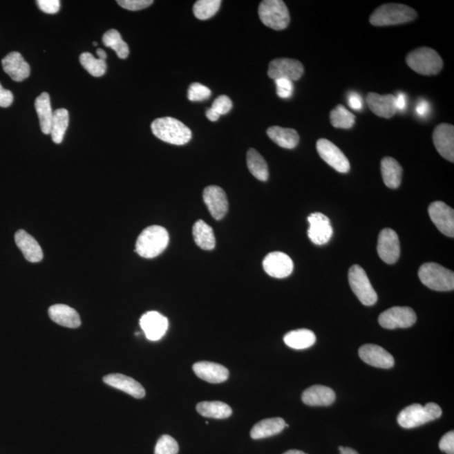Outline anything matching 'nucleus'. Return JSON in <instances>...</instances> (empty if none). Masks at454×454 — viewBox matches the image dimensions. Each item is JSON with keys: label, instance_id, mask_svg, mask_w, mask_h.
Returning a JSON list of instances; mask_svg holds the SVG:
<instances>
[{"label": "nucleus", "instance_id": "9b49d317", "mask_svg": "<svg viewBox=\"0 0 454 454\" xmlns=\"http://www.w3.org/2000/svg\"><path fill=\"white\" fill-rule=\"evenodd\" d=\"M304 73V67L301 62L290 58H277L271 62L267 75L272 79H287L297 81Z\"/></svg>", "mask_w": 454, "mask_h": 454}, {"label": "nucleus", "instance_id": "5701e85b", "mask_svg": "<svg viewBox=\"0 0 454 454\" xmlns=\"http://www.w3.org/2000/svg\"><path fill=\"white\" fill-rule=\"evenodd\" d=\"M193 370L198 377L209 383H223L229 378V370L226 367L207 361L193 364Z\"/></svg>", "mask_w": 454, "mask_h": 454}, {"label": "nucleus", "instance_id": "ea45409f", "mask_svg": "<svg viewBox=\"0 0 454 454\" xmlns=\"http://www.w3.org/2000/svg\"><path fill=\"white\" fill-rule=\"evenodd\" d=\"M232 108V101L226 95L219 96L213 102L211 108H209L205 112L207 117L211 122H216L220 115H226Z\"/></svg>", "mask_w": 454, "mask_h": 454}, {"label": "nucleus", "instance_id": "a878e982", "mask_svg": "<svg viewBox=\"0 0 454 454\" xmlns=\"http://www.w3.org/2000/svg\"><path fill=\"white\" fill-rule=\"evenodd\" d=\"M336 394L331 388L314 386L302 394V401L310 406H328L335 401Z\"/></svg>", "mask_w": 454, "mask_h": 454}, {"label": "nucleus", "instance_id": "c9c22d12", "mask_svg": "<svg viewBox=\"0 0 454 454\" xmlns=\"http://www.w3.org/2000/svg\"><path fill=\"white\" fill-rule=\"evenodd\" d=\"M103 44L107 48L113 49L120 59H126L129 55V48L125 41L122 40V36L118 30H108L103 36Z\"/></svg>", "mask_w": 454, "mask_h": 454}, {"label": "nucleus", "instance_id": "2eb2a0df", "mask_svg": "<svg viewBox=\"0 0 454 454\" xmlns=\"http://www.w3.org/2000/svg\"><path fill=\"white\" fill-rule=\"evenodd\" d=\"M310 227L308 236L316 245L321 246L328 243L332 238L333 230L328 217L320 212L312 213L308 217Z\"/></svg>", "mask_w": 454, "mask_h": 454}, {"label": "nucleus", "instance_id": "4be33fe9", "mask_svg": "<svg viewBox=\"0 0 454 454\" xmlns=\"http://www.w3.org/2000/svg\"><path fill=\"white\" fill-rule=\"evenodd\" d=\"M366 101L372 113L379 117L390 119L397 112L395 96L393 95H380L376 93H370Z\"/></svg>", "mask_w": 454, "mask_h": 454}, {"label": "nucleus", "instance_id": "393cba45", "mask_svg": "<svg viewBox=\"0 0 454 454\" xmlns=\"http://www.w3.org/2000/svg\"><path fill=\"white\" fill-rule=\"evenodd\" d=\"M48 314L50 319L62 327L68 328L80 327L81 320L79 313L67 305H52L48 310Z\"/></svg>", "mask_w": 454, "mask_h": 454}, {"label": "nucleus", "instance_id": "6e6552de", "mask_svg": "<svg viewBox=\"0 0 454 454\" xmlns=\"http://www.w3.org/2000/svg\"><path fill=\"white\" fill-rule=\"evenodd\" d=\"M348 282L352 292L363 305L370 306L377 302V293L372 288L370 278L362 267L353 265L349 269Z\"/></svg>", "mask_w": 454, "mask_h": 454}, {"label": "nucleus", "instance_id": "6e6d98bb", "mask_svg": "<svg viewBox=\"0 0 454 454\" xmlns=\"http://www.w3.org/2000/svg\"><path fill=\"white\" fill-rule=\"evenodd\" d=\"M97 45H98V44H97V42L95 41V42H94V46H96Z\"/></svg>", "mask_w": 454, "mask_h": 454}, {"label": "nucleus", "instance_id": "473e14b6", "mask_svg": "<svg viewBox=\"0 0 454 454\" xmlns=\"http://www.w3.org/2000/svg\"><path fill=\"white\" fill-rule=\"evenodd\" d=\"M247 164L250 173L257 180L266 182L269 180V167L257 150L251 149L247 153Z\"/></svg>", "mask_w": 454, "mask_h": 454}, {"label": "nucleus", "instance_id": "5fc2aeb1", "mask_svg": "<svg viewBox=\"0 0 454 454\" xmlns=\"http://www.w3.org/2000/svg\"><path fill=\"white\" fill-rule=\"evenodd\" d=\"M283 454H308L305 453L303 451H301V450H289V451L285 452V453Z\"/></svg>", "mask_w": 454, "mask_h": 454}, {"label": "nucleus", "instance_id": "37998d69", "mask_svg": "<svg viewBox=\"0 0 454 454\" xmlns=\"http://www.w3.org/2000/svg\"><path fill=\"white\" fill-rule=\"evenodd\" d=\"M275 81L277 95L282 99H288L294 93V84L292 81L287 79H278Z\"/></svg>", "mask_w": 454, "mask_h": 454}, {"label": "nucleus", "instance_id": "3c124183", "mask_svg": "<svg viewBox=\"0 0 454 454\" xmlns=\"http://www.w3.org/2000/svg\"><path fill=\"white\" fill-rule=\"evenodd\" d=\"M395 106H397V111H405L407 106L406 95L404 93H398L395 96Z\"/></svg>", "mask_w": 454, "mask_h": 454}, {"label": "nucleus", "instance_id": "39448f33", "mask_svg": "<svg viewBox=\"0 0 454 454\" xmlns=\"http://www.w3.org/2000/svg\"><path fill=\"white\" fill-rule=\"evenodd\" d=\"M418 276L422 284L436 291L454 289L453 272L435 263H426L419 269Z\"/></svg>", "mask_w": 454, "mask_h": 454}, {"label": "nucleus", "instance_id": "c03bdc74", "mask_svg": "<svg viewBox=\"0 0 454 454\" xmlns=\"http://www.w3.org/2000/svg\"><path fill=\"white\" fill-rule=\"evenodd\" d=\"M117 3L124 9L137 11L146 9V8L153 5V0H119Z\"/></svg>", "mask_w": 454, "mask_h": 454}, {"label": "nucleus", "instance_id": "423d86ee", "mask_svg": "<svg viewBox=\"0 0 454 454\" xmlns=\"http://www.w3.org/2000/svg\"><path fill=\"white\" fill-rule=\"evenodd\" d=\"M406 64L413 71L425 76L438 75L444 66L439 54L429 48L410 52L406 57Z\"/></svg>", "mask_w": 454, "mask_h": 454}, {"label": "nucleus", "instance_id": "09e8293b", "mask_svg": "<svg viewBox=\"0 0 454 454\" xmlns=\"http://www.w3.org/2000/svg\"><path fill=\"white\" fill-rule=\"evenodd\" d=\"M348 104L352 110L361 111L363 106V99L358 93L352 92L348 95Z\"/></svg>", "mask_w": 454, "mask_h": 454}, {"label": "nucleus", "instance_id": "7ed1b4c3", "mask_svg": "<svg viewBox=\"0 0 454 454\" xmlns=\"http://www.w3.org/2000/svg\"><path fill=\"white\" fill-rule=\"evenodd\" d=\"M417 17L416 10L401 3H386L374 11L370 22L375 26H388L405 24Z\"/></svg>", "mask_w": 454, "mask_h": 454}, {"label": "nucleus", "instance_id": "72a5a7b5", "mask_svg": "<svg viewBox=\"0 0 454 454\" xmlns=\"http://www.w3.org/2000/svg\"><path fill=\"white\" fill-rule=\"evenodd\" d=\"M198 413L202 417L226 419L231 416L232 410L227 404L221 401H203L196 406Z\"/></svg>", "mask_w": 454, "mask_h": 454}, {"label": "nucleus", "instance_id": "f704fd0d", "mask_svg": "<svg viewBox=\"0 0 454 454\" xmlns=\"http://www.w3.org/2000/svg\"><path fill=\"white\" fill-rule=\"evenodd\" d=\"M69 122L68 111L65 108H58L53 112L52 125H50V135L53 142L60 144L64 138L66 131Z\"/></svg>", "mask_w": 454, "mask_h": 454}, {"label": "nucleus", "instance_id": "0eeeda50", "mask_svg": "<svg viewBox=\"0 0 454 454\" xmlns=\"http://www.w3.org/2000/svg\"><path fill=\"white\" fill-rule=\"evenodd\" d=\"M260 19L266 26L275 30L288 27L290 17L288 8L281 0H265L258 7Z\"/></svg>", "mask_w": 454, "mask_h": 454}, {"label": "nucleus", "instance_id": "603ef678", "mask_svg": "<svg viewBox=\"0 0 454 454\" xmlns=\"http://www.w3.org/2000/svg\"><path fill=\"white\" fill-rule=\"evenodd\" d=\"M339 450L341 452V454H359L358 452L355 451V450H353L350 448H343L340 446Z\"/></svg>", "mask_w": 454, "mask_h": 454}, {"label": "nucleus", "instance_id": "2f4dec72", "mask_svg": "<svg viewBox=\"0 0 454 454\" xmlns=\"http://www.w3.org/2000/svg\"><path fill=\"white\" fill-rule=\"evenodd\" d=\"M35 108H36L42 133L46 135L50 134L53 111L50 106V95L48 93H42L37 97L35 101Z\"/></svg>", "mask_w": 454, "mask_h": 454}, {"label": "nucleus", "instance_id": "b1692460", "mask_svg": "<svg viewBox=\"0 0 454 454\" xmlns=\"http://www.w3.org/2000/svg\"><path fill=\"white\" fill-rule=\"evenodd\" d=\"M15 243L22 252L27 261L39 263L44 258V252L37 240L24 230H19L15 235Z\"/></svg>", "mask_w": 454, "mask_h": 454}, {"label": "nucleus", "instance_id": "1a4fd4ad", "mask_svg": "<svg viewBox=\"0 0 454 454\" xmlns=\"http://www.w3.org/2000/svg\"><path fill=\"white\" fill-rule=\"evenodd\" d=\"M417 315L406 306H395L380 314L379 323L386 329L408 328L416 323Z\"/></svg>", "mask_w": 454, "mask_h": 454}, {"label": "nucleus", "instance_id": "f257e3e1", "mask_svg": "<svg viewBox=\"0 0 454 454\" xmlns=\"http://www.w3.org/2000/svg\"><path fill=\"white\" fill-rule=\"evenodd\" d=\"M169 243V232L164 227L151 226L138 236L135 251L142 258H153L166 249Z\"/></svg>", "mask_w": 454, "mask_h": 454}, {"label": "nucleus", "instance_id": "58836bf2", "mask_svg": "<svg viewBox=\"0 0 454 454\" xmlns=\"http://www.w3.org/2000/svg\"><path fill=\"white\" fill-rule=\"evenodd\" d=\"M79 61L83 67L92 76L99 77L103 76L106 72L107 66L106 61L95 58L91 53H84L81 54Z\"/></svg>", "mask_w": 454, "mask_h": 454}, {"label": "nucleus", "instance_id": "9d476101", "mask_svg": "<svg viewBox=\"0 0 454 454\" xmlns=\"http://www.w3.org/2000/svg\"><path fill=\"white\" fill-rule=\"evenodd\" d=\"M316 149L320 157L337 172L346 173L350 170V162L348 158L334 143L330 142L329 140L324 138L318 140Z\"/></svg>", "mask_w": 454, "mask_h": 454}, {"label": "nucleus", "instance_id": "79ce46f5", "mask_svg": "<svg viewBox=\"0 0 454 454\" xmlns=\"http://www.w3.org/2000/svg\"><path fill=\"white\" fill-rule=\"evenodd\" d=\"M211 95V89L203 84L193 83L190 85L188 91V98L190 101H204L208 100Z\"/></svg>", "mask_w": 454, "mask_h": 454}, {"label": "nucleus", "instance_id": "a19ab883", "mask_svg": "<svg viewBox=\"0 0 454 454\" xmlns=\"http://www.w3.org/2000/svg\"><path fill=\"white\" fill-rule=\"evenodd\" d=\"M178 442L173 437L169 435H164L159 438L156 447H155V454H178Z\"/></svg>", "mask_w": 454, "mask_h": 454}, {"label": "nucleus", "instance_id": "ddd939ff", "mask_svg": "<svg viewBox=\"0 0 454 454\" xmlns=\"http://www.w3.org/2000/svg\"><path fill=\"white\" fill-rule=\"evenodd\" d=\"M377 251L379 258L388 265L397 263L401 254V246L397 232L390 228L384 229L380 231Z\"/></svg>", "mask_w": 454, "mask_h": 454}, {"label": "nucleus", "instance_id": "c85d7f7f", "mask_svg": "<svg viewBox=\"0 0 454 454\" xmlns=\"http://www.w3.org/2000/svg\"><path fill=\"white\" fill-rule=\"evenodd\" d=\"M381 173L384 183L388 188L397 189L401 184L403 169L395 158L386 157L381 161Z\"/></svg>", "mask_w": 454, "mask_h": 454}, {"label": "nucleus", "instance_id": "f03ea898", "mask_svg": "<svg viewBox=\"0 0 454 454\" xmlns=\"http://www.w3.org/2000/svg\"><path fill=\"white\" fill-rule=\"evenodd\" d=\"M151 131L158 139L169 144H187L192 138L189 128L183 122L173 117H162L151 123Z\"/></svg>", "mask_w": 454, "mask_h": 454}, {"label": "nucleus", "instance_id": "20e7f679", "mask_svg": "<svg viewBox=\"0 0 454 454\" xmlns=\"http://www.w3.org/2000/svg\"><path fill=\"white\" fill-rule=\"evenodd\" d=\"M442 413L441 407L436 403L429 402L424 406L420 404H413L399 413L397 422L403 428H415L437 420Z\"/></svg>", "mask_w": 454, "mask_h": 454}, {"label": "nucleus", "instance_id": "8fccbe9b", "mask_svg": "<svg viewBox=\"0 0 454 454\" xmlns=\"http://www.w3.org/2000/svg\"><path fill=\"white\" fill-rule=\"evenodd\" d=\"M431 106L430 104L426 100H420L418 101L416 106V113L422 118H425L430 114Z\"/></svg>", "mask_w": 454, "mask_h": 454}, {"label": "nucleus", "instance_id": "864d4df0", "mask_svg": "<svg viewBox=\"0 0 454 454\" xmlns=\"http://www.w3.org/2000/svg\"><path fill=\"white\" fill-rule=\"evenodd\" d=\"M96 53H97V55H98L100 57L99 59L106 61L107 55L104 50L100 48L96 50Z\"/></svg>", "mask_w": 454, "mask_h": 454}, {"label": "nucleus", "instance_id": "4468645a", "mask_svg": "<svg viewBox=\"0 0 454 454\" xmlns=\"http://www.w3.org/2000/svg\"><path fill=\"white\" fill-rule=\"evenodd\" d=\"M263 267L269 276L284 278L292 274L294 263L290 256L285 252H273L263 259Z\"/></svg>", "mask_w": 454, "mask_h": 454}, {"label": "nucleus", "instance_id": "aec40b11", "mask_svg": "<svg viewBox=\"0 0 454 454\" xmlns=\"http://www.w3.org/2000/svg\"><path fill=\"white\" fill-rule=\"evenodd\" d=\"M2 67L15 82H22L30 75V68L21 54L13 52L3 58Z\"/></svg>", "mask_w": 454, "mask_h": 454}, {"label": "nucleus", "instance_id": "7c9ffc66", "mask_svg": "<svg viewBox=\"0 0 454 454\" xmlns=\"http://www.w3.org/2000/svg\"><path fill=\"white\" fill-rule=\"evenodd\" d=\"M285 343L287 346L302 350L309 348L315 344L316 337L315 333L308 329H299L290 332L284 337Z\"/></svg>", "mask_w": 454, "mask_h": 454}, {"label": "nucleus", "instance_id": "bb28decb", "mask_svg": "<svg viewBox=\"0 0 454 454\" xmlns=\"http://www.w3.org/2000/svg\"><path fill=\"white\" fill-rule=\"evenodd\" d=\"M285 421L281 417L265 419L259 422L251 430L252 439L258 440L278 435L285 428Z\"/></svg>", "mask_w": 454, "mask_h": 454}, {"label": "nucleus", "instance_id": "e433bc0d", "mask_svg": "<svg viewBox=\"0 0 454 454\" xmlns=\"http://www.w3.org/2000/svg\"><path fill=\"white\" fill-rule=\"evenodd\" d=\"M330 120L333 126L341 129H350L355 124V115L341 104L331 111Z\"/></svg>", "mask_w": 454, "mask_h": 454}, {"label": "nucleus", "instance_id": "cd10ccee", "mask_svg": "<svg viewBox=\"0 0 454 454\" xmlns=\"http://www.w3.org/2000/svg\"><path fill=\"white\" fill-rule=\"evenodd\" d=\"M267 135L274 143L283 149H296L300 142V137L296 130L281 126H272L267 130Z\"/></svg>", "mask_w": 454, "mask_h": 454}, {"label": "nucleus", "instance_id": "4c0bfd02", "mask_svg": "<svg viewBox=\"0 0 454 454\" xmlns=\"http://www.w3.org/2000/svg\"><path fill=\"white\" fill-rule=\"evenodd\" d=\"M221 5L220 0H199L193 7V12L196 17L205 21L214 17Z\"/></svg>", "mask_w": 454, "mask_h": 454}, {"label": "nucleus", "instance_id": "a211bd4d", "mask_svg": "<svg viewBox=\"0 0 454 454\" xmlns=\"http://www.w3.org/2000/svg\"><path fill=\"white\" fill-rule=\"evenodd\" d=\"M140 325L144 332L146 339L158 341L165 335L169 328V321L157 312H146L140 320Z\"/></svg>", "mask_w": 454, "mask_h": 454}, {"label": "nucleus", "instance_id": "f3484780", "mask_svg": "<svg viewBox=\"0 0 454 454\" xmlns=\"http://www.w3.org/2000/svg\"><path fill=\"white\" fill-rule=\"evenodd\" d=\"M434 146L441 156L454 162V127L450 124H440L433 131Z\"/></svg>", "mask_w": 454, "mask_h": 454}, {"label": "nucleus", "instance_id": "a18cd8bd", "mask_svg": "<svg viewBox=\"0 0 454 454\" xmlns=\"http://www.w3.org/2000/svg\"><path fill=\"white\" fill-rule=\"evenodd\" d=\"M37 6L46 14H56L60 9L59 0H38Z\"/></svg>", "mask_w": 454, "mask_h": 454}, {"label": "nucleus", "instance_id": "49530a36", "mask_svg": "<svg viewBox=\"0 0 454 454\" xmlns=\"http://www.w3.org/2000/svg\"><path fill=\"white\" fill-rule=\"evenodd\" d=\"M439 448L442 452L454 454V433L453 431L446 433L439 442Z\"/></svg>", "mask_w": 454, "mask_h": 454}, {"label": "nucleus", "instance_id": "f8f14e48", "mask_svg": "<svg viewBox=\"0 0 454 454\" xmlns=\"http://www.w3.org/2000/svg\"><path fill=\"white\" fill-rule=\"evenodd\" d=\"M428 213L431 220L442 234L453 238L454 211L453 209L442 201L433 202L429 205Z\"/></svg>", "mask_w": 454, "mask_h": 454}, {"label": "nucleus", "instance_id": "6ab92c4d", "mask_svg": "<svg viewBox=\"0 0 454 454\" xmlns=\"http://www.w3.org/2000/svg\"><path fill=\"white\" fill-rule=\"evenodd\" d=\"M359 354L364 363L372 367L390 368L395 364L393 356L378 345H363L359 348Z\"/></svg>", "mask_w": 454, "mask_h": 454}, {"label": "nucleus", "instance_id": "de8ad7c7", "mask_svg": "<svg viewBox=\"0 0 454 454\" xmlns=\"http://www.w3.org/2000/svg\"><path fill=\"white\" fill-rule=\"evenodd\" d=\"M14 95L10 91H7L0 84V107L7 108L12 104Z\"/></svg>", "mask_w": 454, "mask_h": 454}, {"label": "nucleus", "instance_id": "412c9836", "mask_svg": "<svg viewBox=\"0 0 454 454\" xmlns=\"http://www.w3.org/2000/svg\"><path fill=\"white\" fill-rule=\"evenodd\" d=\"M104 382L115 389L125 392L131 397L142 399L145 397L144 388L133 378L122 374H111L104 376Z\"/></svg>", "mask_w": 454, "mask_h": 454}, {"label": "nucleus", "instance_id": "c756f323", "mask_svg": "<svg viewBox=\"0 0 454 454\" xmlns=\"http://www.w3.org/2000/svg\"><path fill=\"white\" fill-rule=\"evenodd\" d=\"M193 236L196 245L203 250H212L216 247V236L213 229L204 220H197L193 227Z\"/></svg>", "mask_w": 454, "mask_h": 454}, {"label": "nucleus", "instance_id": "dca6fc26", "mask_svg": "<svg viewBox=\"0 0 454 454\" xmlns=\"http://www.w3.org/2000/svg\"><path fill=\"white\" fill-rule=\"evenodd\" d=\"M203 199L213 218L219 220L227 215L228 200L223 189L216 185L208 186L204 190Z\"/></svg>", "mask_w": 454, "mask_h": 454}]
</instances>
